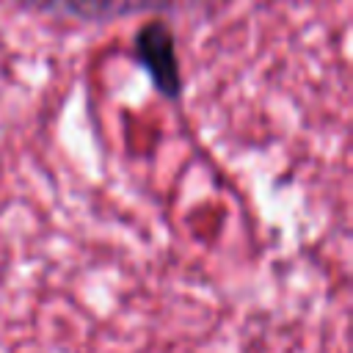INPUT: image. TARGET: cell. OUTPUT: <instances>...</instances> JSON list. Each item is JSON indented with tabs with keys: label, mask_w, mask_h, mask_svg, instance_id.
I'll use <instances>...</instances> for the list:
<instances>
[{
	"label": "cell",
	"mask_w": 353,
	"mask_h": 353,
	"mask_svg": "<svg viewBox=\"0 0 353 353\" xmlns=\"http://www.w3.org/2000/svg\"><path fill=\"white\" fill-rule=\"evenodd\" d=\"M14 3L33 14H47V17L85 22V25H102V22H116L132 14L163 11L176 6L179 0H14Z\"/></svg>",
	"instance_id": "6da1fadb"
}]
</instances>
